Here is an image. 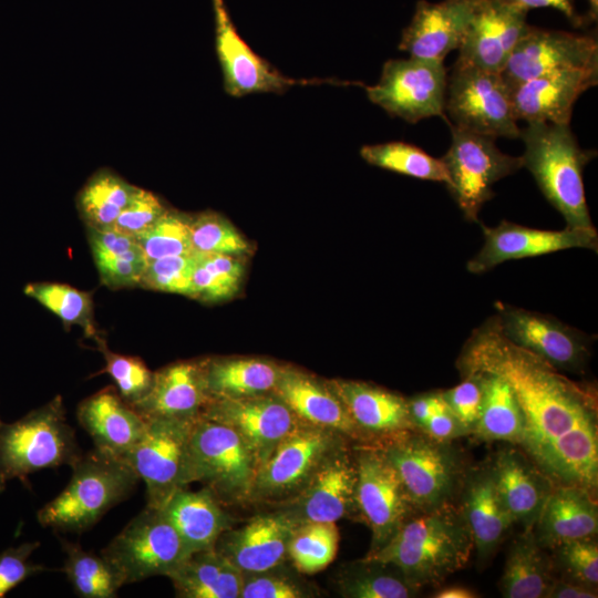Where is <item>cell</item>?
I'll list each match as a JSON object with an SVG mask.
<instances>
[{
	"instance_id": "484cf974",
	"label": "cell",
	"mask_w": 598,
	"mask_h": 598,
	"mask_svg": "<svg viewBox=\"0 0 598 598\" xmlns=\"http://www.w3.org/2000/svg\"><path fill=\"white\" fill-rule=\"evenodd\" d=\"M496 489L514 523L533 529L551 492V481L522 451L504 447L488 464Z\"/></svg>"
},
{
	"instance_id": "f907efd6",
	"label": "cell",
	"mask_w": 598,
	"mask_h": 598,
	"mask_svg": "<svg viewBox=\"0 0 598 598\" xmlns=\"http://www.w3.org/2000/svg\"><path fill=\"white\" fill-rule=\"evenodd\" d=\"M557 558L569 580L594 588L598 582V546L594 537L557 546Z\"/></svg>"
},
{
	"instance_id": "db71d44e",
	"label": "cell",
	"mask_w": 598,
	"mask_h": 598,
	"mask_svg": "<svg viewBox=\"0 0 598 598\" xmlns=\"http://www.w3.org/2000/svg\"><path fill=\"white\" fill-rule=\"evenodd\" d=\"M39 546V542H25L0 553V598L27 578L45 570L44 566L30 560Z\"/></svg>"
},
{
	"instance_id": "d590c367",
	"label": "cell",
	"mask_w": 598,
	"mask_h": 598,
	"mask_svg": "<svg viewBox=\"0 0 598 598\" xmlns=\"http://www.w3.org/2000/svg\"><path fill=\"white\" fill-rule=\"evenodd\" d=\"M481 375L483 402L472 433L485 441H506L519 445L523 439V414L515 393L502 377L488 372Z\"/></svg>"
},
{
	"instance_id": "9a60e30c",
	"label": "cell",
	"mask_w": 598,
	"mask_h": 598,
	"mask_svg": "<svg viewBox=\"0 0 598 598\" xmlns=\"http://www.w3.org/2000/svg\"><path fill=\"white\" fill-rule=\"evenodd\" d=\"M493 316L499 332L515 346L534 353L560 372L582 373L591 338L560 320L496 301Z\"/></svg>"
},
{
	"instance_id": "f546056e",
	"label": "cell",
	"mask_w": 598,
	"mask_h": 598,
	"mask_svg": "<svg viewBox=\"0 0 598 598\" xmlns=\"http://www.w3.org/2000/svg\"><path fill=\"white\" fill-rule=\"evenodd\" d=\"M461 512L466 520L477 560L487 563L514 523L496 489L489 466L464 475Z\"/></svg>"
},
{
	"instance_id": "d6986e66",
	"label": "cell",
	"mask_w": 598,
	"mask_h": 598,
	"mask_svg": "<svg viewBox=\"0 0 598 598\" xmlns=\"http://www.w3.org/2000/svg\"><path fill=\"white\" fill-rule=\"evenodd\" d=\"M199 416L234 429L252 451L259 468L300 422L272 392L239 399H213Z\"/></svg>"
},
{
	"instance_id": "7bdbcfd3",
	"label": "cell",
	"mask_w": 598,
	"mask_h": 598,
	"mask_svg": "<svg viewBox=\"0 0 598 598\" xmlns=\"http://www.w3.org/2000/svg\"><path fill=\"white\" fill-rule=\"evenodd\" d=\"M23 292L59 317L65 326L78 324L86 336L94 340L99 338L90 292L58 282H30Z\"/></svg>"
},
{
	"instance_id": "1f68e13d",
	"label": "cell",
	"mask_w": 598,
	"mask_h": 598,
	"mask_svg": "<svg viewBox=\"0 0 598 598\" xmlns=\"http://www.w3.org/2000/svg\"><path fill=\"white\" fill-rule=\"evenodd\" d=\"M190 554L212 549L219 536L234 526V519L206 487L177 489L161 507Z\"/></svg>"
},
{
	"instance_id": "e575fe53",
	"label": "cell",
	"mask_w": 598,
	"mask_h": 598,
	"mask_svg": "<svg viewBox=\"0 0 598 598\" xmlns=\"http://www.w3.org/2000/svg\"><path fill=\"white\" fill-rule=\"evenodd\" d=\"M533 529H525L512 544L499 588L506 598L546 597L554 578L550 564Z\"/></svg>"
},
{
	"instance_id": "5bb4252c",
	"label": "cell",
	"mask_w": 598,
	"mask_h": 598,
	"mask_svg": "<svg viewBox=\"0 0 598 598\" xmlns=\"http://www.w3.org/2000/svg\"><path fill=\"white\" fill-rule=\"evenodd\" d=\"M447 73L443 61L388 60L377 84L364 86L369 100L392 116L416 123L444 116Z\"/></svg>"
},
{
	"instance_id": "7402d4cb",
	"label": "cell",
	"mask_w": 598,
	"mask_h": 598,
	"mask_svg": "<svg viewBox=\"0 0 598 598\" xmlns=\"http://www.w3.org/2000/svg\"><path fill=\"white\" fill-rule=\"evenodd\" d=\"M598 82V69L564 70L508 89L515 118L569 124L578 97Z\"/></svg>"
},
{
	"instance_id": "ab89813d",
	"label": "cell",
	"mask_w": 598,
	"mask_h": 598,
	"mask_svg": "<svg viewBox=\"0 0 598 598\" xmlns=\"http://www.w3.org/2000/svg\"><path fill=\"white\" fill-rule=\"evenodd\" d=\"M361 157L370 165L424 181L448 184V175L441 158L404 142L364 145Z\"/></svg>"
},
{
	"instance_id": "603a6c76",
	"label": "cell",
	"mask_w": 598,
	"mask_h": 598,
	"mask_svg": "<svg viewBox=\"0 0 598 598\" xmlns=\"http://www.w3.org/2000/svg\"><path fill=\"white\" fill-rule=\"evenodd\" d=\"M272 393L305 423L336 431L357 443L371 442L326 380L292 365H281Z\"/></svg>"
},
{
	"instance_id": "44dd1931",
	"label": "cell",
	"mask_w": 598,
	"mask_h": 598,
	"mask_svg": "<svg viewBox=\"0 0 598 598\" xmlns=\"http://www.w3.org/2000/svg\"><path fill=\"white\" fill-rule=\"evenodd\" d=\"M526 16L504 0H476L455 63L501 73L528 25Z\"/></svg>"
},
{
	"instance_id": "e0dca14e",
	"label": "cell",
	"mask_w": 598,
	"mask_h": 598,
	"mask_svg": "<svg viewBox=\"0 0 598 598\" xmlns=\"http://www.w3.org/2000/svg\"><path fill=\"white\" fill-rule=\"evenodd\" d=\"M598 69L594 35L527 25L501 72L507 89L564 70Z\"/></svg>"
},
{
	"instance_id": "cb8c5ba5",
	"label": "cell",
	"mask_w": 598,
	"mask_h": 598,
	"mask_svg": "<svg viewBox=\"0 0 598 598\" xmlns=\"http://www.w3.org/2000/svg\"><path fill=\"white\" fill-rule=\"evenodd\" d=\"M295 527L277 511L264 513L225 530L214 548L244 574L262 571L288 560Z\"/></svg>"
},
{
	"instance_id": "9f6ffc18",
	"label": "cell",
	"mask_w": 598,
	"mask_h": 598,
	"mask_svg": "<svg viewBox=\"0 0 598 598\" xmlns=\"http://www.w3.org/2000/svg\"><path fill=\"white\" fill-rule=\"evenodd\" d=\"M408 408L415 429H421L435 413L448 410L442 392L416 395L408 400Z\"/></svg>"
},
{
	"instance_id": "680465c9",
	"label": "cell",
	"mask_w": 598,
	"mask_h": 598,
	"mask_svg": "<svg viewBox=\"0 0 598 598\" xmlns=\"http://www.w3.org/2000/svg\"><path fill=\"white\" fill-rule=\"evenodd\" d=\"M548 598H596L594 588L573 580H554L547 596Z\"/></svg>"
},
{
	"instance_id": "ac0fdd59",
	"label": "cell",
	"mask_w": 598,
	"mask_h": 598,
	"mask_svg": "<svg viewBox=\"0 0 598 598\" xmlns=\"http://www.w3.org/2000/svg\"><path fill=\"white\" fill-rule=\"evenodd\" d=\"M215 43L225 91L235 97L254 93H283L295 85L327 80H296L280 73L259 56L238 33L224 0H212Z\"/></svg>"
},
{
	"instance_id": "74e56055",
	"label": "cell",
	"mask_w": 598,
	"mask_h": 598,
	"mask_svg": "<svg viewBox=\"0 0 598 598\" xmlns=\"http://www.w3.org/2000/svg\"><path fill=\"white\" fill-rule=\"evenodd\" d=\"M65 561L62 570L74 592L82 598H114L126 585L124 576L102 554L84 550L80 544L61 538Z\"/></svg>"
},
{
	"instance_id": "4fadbf2b",
	"label": "cell",
	"mask_w": 598,
	"mask_h": 598,
	"mask_svg": "<svg viewBox=\"0 0 598 598\" xmlns=\"http://www.w3.org/2000/svg\"><path fill=\"white\" fill-rule=\"evenodd\" d=\"M358 480L357 509L371 529L367 555L380 550L416 512L393 464L374 443L353 446Z\"/></svg>"
},
{
	"instance_id": "94428289",
	"label": "cell",
	"mask_w": 598,
	"mask_h": 598,
	"mask_svg": "<svg viewBox=\"0 0 598 598\" xmlns=\"http://www.w3.org/2000/svg\"><path fill=\"white\" fill-rule=\"evenodd\" d=\"M589 3V18L596 21L598 17V0H587Z\"/></svg>"
},
{
	"instance_id": "ee69618b",
	"label": "cell",
	"mask_w": 598,
	"mask_h": 598,
	"mask_svg": "<svg viewBox=\"0 0 598 598\" xmlns=\"http://www.w3.org/2000/svg\"><path fill=\"white\" fill-rule=\"evenodd\" d=\"M189 230L194 252L244 256L250 245L224 216L213 210L189 215Z\"/></svg>"
},
{
	"instance_id": "816d5d0a",
	"label": "cell",
	"mask_w": 598,
	"mask_h": 598,
	"mask_svg": "<svg viewBox=\"0 0 598 598\" xmlns=\"http://www.w3.org/2000/svg\"><path fill=\"white\" fill-rule=\"evenodd\" d=\"M166 210V206L158 196L150 190L135 187L112 228L135 237L152 226Z\"/></svg>"
},
{
	"instance_id": "30bf717a",
	"label": "cell",
	"mask_w": 598,
	"mask_h": 598,
	"mask_svg": "<svg viewBox=\"0 0 598 598\" xmlns=\"http://www.w3.org/2000/svg\"><path fill=\"white\" fill-rule=\"evenodd\" d=\"M125 584L168 577L192 554L161 508L146 506L101 550Z\"/></svg>"
},
{
	"instance_id": "b9f144b4",
	"label": "cell",
	"mask_w": 598,
	"mask_h": 598,
	"mask_svg": "<svg viewBox=\"0 0 598 598\" xmlns=\"http://www.w3.org/2000/svg\"><path fill=\"white\" fill-rule=\"evenodd\" d=\"M338 546L336 523L297 525L289 540L288 560L299 574L313 575L333 561Z\"/></svg>"
},
{
	"instance_id": "4dcf8cb0",
	"label": "cell",
	"mask_w": 598,
	"mask_h": 598,
	"mask_svg": "<svg viewBox=\"0 0 598 598\" xmlns=\"http://www.w3.org/2000/svg\"><path fill=\"white\" fill-rule=\"evenodd\" d=\"M598 530L595 496L577 486H554L533 527L542 547L557 546L591 538Z\"/></svg>"
},
{
	"instance_id": "83f0119b",
	"label": "cell",
	"mask_w": 598,
	"mask_h": 598,
	"mask_svg": "<svg viewBox=\"0 0 598 598\" xmlns=\"http://www.w3.org/2000/svg\"><path fill=\"white\" fill-rule=\"evenodd\" d=\"M76 415L95 448L121 460L138 442L146 426V420L110 386L84 399Z\"/></svg>"
},
{
	"instance_id": "11a10c76",
	"label": "cell",
	"mask_w": 598,
	"mask_h": 598,
	"mask_svg": "<svg viewBox=\"0 0 598 598\" xmlns=\"http://www.w3.org/2000/svg\"><path fill=\"white\" fill-rule=\"evenodd\" d=\"M419 430L440 442H450L456 436L470 433L450 409L432 415Z\"/></svg>"
},
{
	"instance_id": "836d02e7",
	"label": "cell",
	"mask_w": 598,
	"mask_h": 598,
	"mask_svg": "<svg viewBox=\"0 0 598 598\" xmlns=\"http://www.w3.org/2000/svg\"><path fill=\"white\" fill-rule=\"evenodd\" d=\"M168 578L181 598H239L244 573L212 548L192 554Z\"/></svg>"
},
{
	"instance_id": "8d00e7d4",
	"label": "cell",
	"mask_w": 598,
	"mask_h": 598,
	"mask_svg": "<svg viewBox=\"0 0 598 598\" xmlns=\"http://www.w3.org/2000/svg\"><path fill=\"white\" fill-rule=\"evenodd\" d=\"M336 587L346 598H410L420 590L396 566L368 557L342 566Z\"/></svg>"
},
{
	"instance_id": "60d3db41",
	"label": "cell",
	"mask_w": 598,
	"mask_h": 598,
	"mask_svg": "<svg viewBox=\"0 0 598 598\" xmlns=\"http://www.w3.org/2000/svg\"><path fill=\"white\" fill-rule=\"evenodd\" d=\"M244 272L241 256L195 252L190 298L207 302L229 299L239 290Z\"/></svg>"
},
{
	"instance_id": "7c38bea8",
	"label": "cell",
	"mask_w": 598,
	"mask_h": 598,
	"mask_svg": "<svg viewBox=\"0 0 598 598\" xmlns=\"http://www.w3.org/2000/svg\"><path fill=\"white\" fill-rule=\"evenodd\" d=\"M444 113L454 127L476 134L518 138L509 92L501 73L454 64L447 76Z\"/></svg>"
},
{
	"instance_id": "681fc988",
	"label": "cell",
	"mask_w": 598,
	"mask_h": 598,
	"mask_svg": "<svg viewBox=\"0 0 598 598\" xmlns=\"http://www.w3.org/2000/svg\"><path fill=\"white\" fill-rule=\"evenodd\" d=\"M92 256L101 282L112 289L138 286L148 262L140 245L124 252Z\"/></svg>"
},
{
	"instance_id": "6125c7cd",
	"label": "cell",
	"mask_w": 598,
	"mask_h": 598,
	"mask_svg": "<svg viewBox=\"0 0 598 598\" xmlns=\"http://www.w3.org/2000/svg\"><path fill=\"white\" fill-rule=\"evenodd\" d=\"M0 425H1V421H0Z\"/></svg>"
},
{
	"instance_id": "4316f807",
	"label": "cell",
	"mask_w": 598,
	"mask_h": 598,
	"mask_svg": "<svg viewBox=\"0 0 598 598\" xmlns=\"http://www.w3.org/2000/svg\"><path fill=\"white\" fill-rule=\"evenodd\" d=\"M208 401L200 359L174 362L154 372L148 393L131 406L145 419H196Z\"/></svg>"
},
{
	"instance_id": "3957f363",
	"label": "cell",
	"mask_w": 598,
	"mask_h": 598,
	"mask_svg": "<svg viewBox=\"0 0 598 598\" xmlns=\"http://www.w3.org/2000/svg\"><path fill=\"white\" fill-rule=\"evenodd\" d=\"M523 167L533 175L545 198L558 210L566 227H594L586 202L582 173L595 157L582 150L569 124L529 122L520 130Z\"/></svg>"
},
{
	"instance_id": "d4e9b609",
	"label": "cell",
	"mask_w": 598,
	"mask_h": 598,
	"mask_svg": "<svg viewBox=\"0 0 598 598\" xmlns=\"http://www.w3.org/2000/svg\"><path fill=\"white\" fill-rule=\"evenodd\" d=\"M475 3L476 0L417 1L399 49L413 58L444 61L458 48Z\"/></svg>"
},
{
	"instance_id": "6da1fadb",
	"label": "cell",
	"mask_w": 598,
	"mask_h": 598,
	"mask_svg": "<svg viewBox=\"0 0 598 598\" xmlns=\"http://www.w3.org/2000/svg\"><path fill=\"white\" fill-rule=\"evenodd\" d=\"M461 375L488 372L508 382L523 414L519 444L554 486L598 487L597 395L511 341L494 317L477 327L456 362Z\"/></svg>"
},
{
	"instance_id": "52a82bcc",
	"label": "cell",
	"mask_w": 598,
	"mask_h": 598,
	"mask_svg": "<svg viewBox=\"0 0 598 598\" xmlns=\"http://www.w3.org/2000/svg\"><path fill=\"white\" fill-rule=\"evenodd\" d=\"M371 443L377 444L393 464L419 512L451 503L462 485V463L448 442L436 441L413 429Z\"/></svg>"
},
{
	"instance_id": "c3c4849f",
	"label": "cell",
	"mask_w": 598,
	"mask_h": 598,
	"mask_svg": "<svg viewBox=\"0 0 598 598\" xmlns=\"http://www.w3.org/2000/svg\"><path fill=\"white\" fill-rule=\"evenodd\" d=\"M194 268L195 252L151 260L146 265L138 286L190 297Z\"/></svg>"
},
{
	"instance_id": "ffe728a7",
	"label": "cell",
	"mask_w": 598,
	"mask_h": 598,
	"mask_svg": "<svg viewBox=\"0 0 598 598\" xmlns=\"http://www.w3.org/2000/svg\"><path fill=\"white\" fill-rule=\"evenodd\" d=\"M484 243L480 251L467 261L471 274H483L502 262L537 257L571 248L597 251L598 235L595 227L543 230L502 220L495 227L481 224Z\"/></svg>"
},
{
	"instance_id": "6f0895ef",
	"label": "cell",
	"mask_w": 598,
	"mask_h": 598,
	"mask_svg": "<svg viewBox=\"0 0 598 598\" xmlns=\"http://www.w3.org/2000/svg\"><path fill=\"white\" fill-rule=\"evenodd\" d=\"M505 2L528 12L534 8H554L560 11L575 27L581 25L582 19L577 14L573 0H504Z\"/></svg>"
},
{
	"instance_id": "f1b7e54d",
	"label": "cell",
	"mask_w": 598,
	"mask_h": 598,
	"mask_svg": "<svg viewBox=\"0 0 598 598\" xmlns=\"http://www.w3.org/2000/svg\"><path fill=\"white\" fill-rule=\"evenodd\" d=\"M326 381L371 442L415 429L409 414L408 399L402 395L361 381Z\"/></svg>"
},
{
	"instance_id": "8fae6325",
	"label": "cell",
	"mask_w": 598,
	"mask_h": 598,
	"mask_svg": "<svg viewBox=\"0 0 598 598\" xmlns=\"http://www.w3.org/2000/svg\"><path fill=\"white\" fill-rule=\"evenodd\" d=\"M198 417H144L141 439L122 460L145 483L146 506L161 508L177 489L189 486V441Z\"/></svg>"
},
{
	"instance_id": "f6af8a7d",
	"label": "cell",
	"mask_w": 598,
	"mask_h": 598,
	"mask_svg": "<svg viewBox=\"0 0 598 598\" xmlns=\"http://www.w3.org/2000/svg\"><path fill=\"white\" fill-rule=\"evenodd\" d=\"M147 261L193 254L189 215L168 209L146 230L135 236Z\"/></svg>"
},
{
	"instance_id": "5b68a950",
	"label": "cell",
	"mask_w": 598,
	"mask_h": 598,
	"mask_svg": "<svg viewBox=\"0 0 598 598\" xmlns=\"http://www.w3.org/2000/svg\"><path fill=\"white\" fill-rule=\"evenodd\" d=\"M81 456L60 395L18 421L0 425V492L16 478L72 465Z\"/></svg>"
},
{
	"instance_id": "f5cc1de1",
	"label": "cell",
	"mask_w": 598,
	"mask_h": 598,
	"mask_svg": "<svg viewBox=\"0 0 598 598\" xmlns=\"http://www.w3.org/2000/svg\"><path fill=\"white\" fill-rule=\"evenodd\" d=\"M463 381L442 392L450 411L472 432L480 419L483 402V385L478 373L462 375Z\"/></svg>"
},
{
	"instance_id": "f35d334b",
	"label": "cell",
	"mask_w": 598,
	"mask_h": 598,
	"mask_svg": "<svg viewBox=\"0 0 598 598\" xmlns=\"http://www.w3.org/2000/svg\"><path fill=\"white\" fill-rule=\"evenodd\" d=\"M135 187L112 171L96 172L85 183L76 198L78 210L86 227L95 229L112 227Z\"/></svg>"
},
{
	"instance_id": "ba28073f",
	"label": "cell",
	"mask_w": 598,
	"mask_h": 598,
	"mask_svg": "<svg viewBox=\"0 0 598 598\" xmlns=\"http://www.w3.org/2000/svg\"><path fill=\"white\" fill-rule=\"evenodd\" d=\"M452 142L441 157L448 175L446 185L463 216L478 223L482 206L493 196V185L523 167L520 156L503 153L495 138L451 125Z\"/></svg>"
},
{
	"instance_id": "277c9868",
	"label": "cell",
	"mask_w": 598,
	"mask_h": 598,
	"mask_svg": "<svg viewBox=\"0 0 598 598\" xmlns=\"http://www.w3.org/2000/svg\"><path fill=\"white\" fill-rule=\"evenodd\" d=\"M71 467L69 484L37 514L43 527L83 533L124 501L140 481L125 461L95 447Z\"/></svg>"
},
{
	"instance_id": "9c48e42d",
	"label": "cell",
	"mask_w": 598,
	"mask_h": 598,
	"mask_svg": "<svg viewBox=\"0 0 598 598\" xmlns=\"http://www.w3.org/2000/svg\"><path fill=\"white\" fill-rule=\"evenodd\" d=\"M352 442L342 434L300 421L258 470L251 503L279 504L299 494L323 461Z\"/></svg>"
},
{
	"instance_id": "8992f818",
	"label": "cell",
	"mask_w": 598,
	"mask_h": 598,
	"mask_svg": "<svg viewBox=\"0 0 598 598\" xmlns=\"http://www.w3.org/2000/svg\"><path fill=\"white\" fill-rule=\"evenodd\" d=\"M259 466L230 426L199 416L189 441L188 485L198 482L225 505L251 503Z\"/></svg>"
},
{
	"instance_id": "2e32d148",
	"label": "cell",
	"mask_w": 598,
	"mask_h": 598,
	"mask_svg": "<svg viewBox=\"0 0 598 598\" xmlns=\"http://www.w3.org/2000/svg\"><path fill=\"white\" fill-rule=\"evenodd\" d=\"M357 462L349 442L333 451L305 488L276 504L275 511L292 524L337 523L357 509Z\"/></svg>"
},
{
	"instance_id": "bcb514c9",
	"label": "cell",
	"mask_w": 598,
	"mask_h": 598,
	"mask_svg": "<svg viewBox=\"0 0 598 598\" xmlns=\"http://www.w3.org/2000/svg\"><path fill=\"white\" fill-rule=\"evenodd\" d=\"M95 341L105 360L103 371L111 375L121 398L130 405L141 401L152 386L154 372L140 358L109 350L101 338Z\"/></svg>"
},
{
	"instance_id": "91938a15",
	"label": "cell",
	"mask_w": 598,
	"mask_h": 598,
	"mask_svg": "<svg viewBox=\"0 0 598 598\" xmlns=\"http://www.w3.org/2000/svg\"><path fill=\"white\" fill-rule=\"evenodd\" d=\"M477 595L470 589L457 586L441 589L433 595L435 598H474Z\"/></svg>"
},
{
	"instance_id": "d6a6232c",
	"label": "cell",
	"mask_w": 598,
	"mask_h": 598,
	"mask_svg": "<svg viewBox=\"0 0 598 598\" xmlns=\"http://www.w3.org/2000/svg\"><path fill=\"white\" fill-rule=\"evenodd\" d=\"M209 400L239 399L272 392L281 364L257 357L203 359Z\"/></svg>"
},
{
	"instance_id": "7a4b0ae2",
	"label": "cell",
	"mask_w": 598,
	"mask_h": 598,
	"mask_svg": "<svg viewBox=\"0 0 598 598\" xmlns=\"http://www.w3.org/2000/svg\"><path fill=\"white\" fill-rule=\"evenodd\" d=\"M411 515L377 553L365 555L396 566L416 588L435 586L463 568L473 539L461 511L451 503Z\"/></svg>"
},
{
	"instance_id": "7dc6e473",
	"label": "cell",
	"mask_w": 598,
	"mask_h": 598,
	"mask_svg": "<svg viewBox=\"0 0 598 598\" xmlns=\"http://www.w3.org/2000/svg\"><path fill=\"white\" fill-rule=\"evenodd\" d=\"M280 564L272 568L244 574L239 598H310L316 591Z\"/></svg>"
}]
</instances>
